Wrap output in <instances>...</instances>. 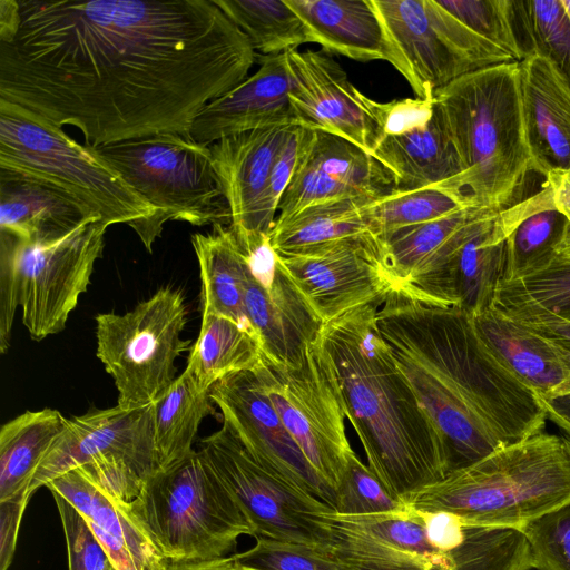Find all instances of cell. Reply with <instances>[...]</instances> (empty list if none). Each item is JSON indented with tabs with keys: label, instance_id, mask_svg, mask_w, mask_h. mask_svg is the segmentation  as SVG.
I'll return each mask as SVG.
<instances>
[{
	"label": "cell",
	"instance_id": "74e56055",
	"mask_svg": "<svg viewBox=\"0 0 570 570\" xmlns=\"http://www.w3.org/2000/svg\"><path fill=\"white\" fill-rule=\"evenodd\" d=\"M514 28L523 59L551 61L570 85V16L561 0H512Z\"/></svg>",
	"mask_w": 570,
	"mask_h": 570
},
{
	"label": "cell",
	"instance_id": "ffe728a7",
	"mask_svg": "<svg viewBox=\"0 0 570 570\" xmlns=\"http://www.w3.org/2000/svg\"><path fill=\"white\" fill-rule=\"evenodd\" d=\"M395 189L389 168L355 144L305 128L295 173L281 199V223L315 204L347 199H379Z\"/></svg>",
	"mask_w": 570,
	"mask_h": 570
},
{
	"label": "cell",
	"instance_id": "83f0119b",
	"mask_svg": "<svg viewBox=\"0 0 570 570\" xmlns=\"http://www.w3.org/2000/svg\"><path fill=\"white\" fill-rule=\"evenodd\" d=\"M498 213L464 207L439 219L381 237L394 289H403L442 265L481 219Z\"/></svg>",
	"mask_w": 570,
	"mask_h": 570
},
{
	"label": "cell",
	"instance_id": "680465c9",
	"mask_svg": "<svg viewBox=\"0 0 570 570\" xmlns=\"http://www.w3.org/2000/svg\"><path fill=\"white\" fill-rule=\"evenodd\" d=\"M563 441H564L566 448L568 450V453L570 454V439L569 438H563Z\"/></svg>",
	"mask_w": 570,
	"mask_h": 570
},
{
	"label": "cell",
	"instance_id": "ab89813d",
	"mask_svg": "<svg viewBox=\"0 0 570 570\" xmlns=\"http://www.w3.org/2000/svg\"><path fill=\"white\" fill-rule=\"evenodd\" d=\"M567 217L549 207L524 218L507 238L504 274L501 282H511L547 267L556 257Z\"/></svg>",
	"mask_w": 570,
	"mask_h": 570
},
{
	"label": "cell",
	"instance_id": "681fc988",
	"mask_svg": "<svg viewBox=\"0 0 570 570\" xmlns=\"http://www.w3.org/2000/svg\"><path fill=\"white\" fill-rule=\"evenodd\" d=\"M19 305V287L12 237L0 233V352L10 346L11 330Z\"/></svg>",
	"mask_w": 570,
	"mask_h": 570
},
{
	"label": "cell",
	"instance_id": "bcb514c9",
	"mask_svg": "<svg viewBox=\"0 0 570 570\" xmlns=\"http://www.w3.org/2000/svg\"><path fill=\"white\" fill-rule=\"evenodd\" d=\"M50 492L63 529L69 570H116L79 511L58 492Z\"/></svg>",
	"mask_w": 570,
	"mask_h": 570
},
{
	"label": "cell",
	"instance_id": "603a6c76",
	"mask_svg": "<svg viewBox=\"0 0 570 570\" xmlns=\"http://www.w3.org/2000/svg\"><path fill=\"white\" fill-rule=\"evenodd\" d=\"M294 126L254 129L209 145L214 170L230 210L229 227L237 240L264 235L259 227L262 199L274 160Z\"/></svg>",
	"mask_w": 570,
	"mask_h": 570
},
{
	"label": "cell",
	"instance_id": "8fae6325",
	"mask_svg": "<svg viewBox=\"0 0 570 570\" xmlns=\"http://www.w3.org/2000/svg\"><path fill=\"white\" fill-rule=\"evenodd\" d=\"M252 371L305 458L335 490L353 449L337 376L320 338L298 366L274 364L262 355Z\"/></svg>",
	"mask_w": 570,
	"mask_h": 570
},
{
	"label": "cell",
	"instance_id": "6da1fadb",
	"mask_svg": "<svg viewBox=\"0 0 570 570\" xmlns=\"http://www.w3.org/2000/svg\"><path fill=\"white\" fill-rule=\"evenodd\" d=\"M0 40V99L98 146L190 136L198 114L256 60L214 0H18Z\"/></svg>",
	"mask_w": 570,
	"mask_h": 570
},
{
	"label": "cell",
	"instance_id": "b9f144b4",
	"mask_svg": "<svg viewBox=\"0 0 570 570\" xmlns=\"http://www.w3.org/2000/svg\"><path fill=\"white\" fill-rule=\"evenodd\" d=\"M335 493L334 510L344 515L399 513L409 509L406 503L390 494L354 450L347 456Z\"/></svg>",
	"mask_w": 570,
	"mask_h": 570
},
{
	"label": "cell",
	"instance_id": "60d3db41",
	"mask_svg": "<svg viewBox=\"0 0 570 570\" xmlns=\"http://www.w3.org/2000/svg\"><path fill=\"white\" fill-rule=\"evenodd\" d=\"M464 207L454 193L432 186L394 189L371 203L370 215L381 238L402 228L439 219Z\"/></svg>",
	"mask_w": 570,
	"mask_h": 570
},
{
	"label": "cell",
	"instance_id": "7bdbcfd3",
	"mask_svg": "<svg viewBox=\"0 0 570 570\" xmlns=\"http://www.w3.org/2000/svg\"><path fill=\"white\" fill-rule=\"evenodd\" d=\"M470 30L495 45L515 61L523 60L517 37L512 0H438Z\"/></svg>",
	"mask_w": 570,
	"mask_h": 570
},
{
	"label": "cell",
	"instance_id": "f546056e",
	"mask_svg": "<svg viewBox=\"0 0 570 570\" xmlns=\"http://www.w3.org/2000/svg\"><path fill=\"white\" fill-rule=\"evenodd\" d=\"M89 218H101L70 197L43 185L0 179V233L22 242L62 236Z\"/></svg>",
	"mask_w": 570,
	"mask_h": 570
},
{
	"label": "cell",
	"instance_id": "d4e9b609",
	"mask_svg": "<svg viewBox=\"0 0 570 570\" xmlns=\"http://www.w3.org/2000/svg\"><path fill=\"white\" fill-rule=\"evenodd\" d=\"M66 498L83 517L116 570H165L168 562L119 503L79 469L46 485Z\"/></svg>",
	"mask_w": 570,
	"mask_h": 570
},
{
	"label": "cell",
	"instance_id": "e575fe53",
	"mask_svg": "<svg viewBox=\"0 0 570 570\" xmlns=\"http://www.w3.org/2000/svg\"><path fill=\"white\" fill-rule=\"evenodd\" d=\"M262 357L256 340L228 317L202 314L200 331L186 370L205 391L242 371L253 370Z\"/></svg>",
	"mask_w": 570,
	"mask_h": 570
},
{
	"label": "cell",
	"instance_id": "7402d4cb",
	"mask_svg": "<svg viewBox=\"0 0 570 570\" xmlns=\"http://www.w3.org/2000/svg\"><path fill=\"white\" fill-rule=\"evenodd\" d=\"M258 70L207 104L190 136L212 145L227 136L278 125L297 124L289 101L292 76L287 53L258 56Z\"/></svg>",
	"mask_w": 570,
	"mask_h": 570
},
{
	"label": "cell",
	"instance_id": "52a82bcc",
	"mask_svg": "<svg viewBox=\"0 0 570 570\" xmlns=\"http://www.w3.org/2000/svg\"><path fill=\"white\" fill-rule=\"evenodd\" d=\"M125 508L168 563L229 557L254 529L200 450L157 471Z\"/></svg>",
	"mask_w": 570,
	"mask_h": 570
},
{
	"label": "cell",
	"instance_id": "9f6ffc18",
	"mask_svg": "<svg viewBox=\"0 0 570 570\" xmlns=\"http://www.w3.org/2000/svg\"><path fill=\"white\" fill-rule=\"evenodd\" d=\"M556 255L570 261V223L568 222L562 237L556 247Z\"/></svg>",
	"mask_w": 570,
	"mask_h": 570
},
{
	"label": "cell",
	"instance_id": "277c9868",
	"mask_svg": "<svg viewBox=\"0 0 570 570\" xmlns=\"http://www.w3.org/2000/svg\"><path fill=\"white\" fill-rule=\"evenodd\" d=\"M434 101L460 159L454 191L464 206L501 212L525 199L530 176L539 173L524 122L520 63L461 76L438 89Z\"/></svg>",
	"mask_w": 570,
	"mask_h": 570
},
{
	"label": "cell",
	"instance_id": "f907efd6",
	"mask_svg": "<svg viewBox=\"0 0 570 570\" xmlns=\"http://www.w3.org/2000/svg\"><path fill=\"white\" fill-rule=\"evenodd\" d=\"M30 495L0 501V570H8L17 547L18 533Z\"/></svg>",
	"mask_w": 570,
	"mask_h": 570
},
{
	"label": "cell",
	"instance_id": "d6986e66",
	"mask_svg": "<svg viewBox=\"0 0 570 570\" xmlns=\"http://www.w3.org/2000/svg\"><path fill=\"white\" fill-rule=\"evenodd\" d=\"M326 537L318 548L341 570H453L435 549L415 511L368 515L324 513Z\"/></svg>",
	"mask_w": 570,
	"mask_h": 570
},
{
	"label": "cell",
	"instance_id": "9c48e42d",
	"mask_svg": "<svg viewBox=\"0 0 570 570\" xmlns=\"http://www.w3.org/2000/svg\"><path fill=\"white\" fill-rule=\"evenodd\" d=\"M95 318L97 357L114 379L117 405L132 410L156 402L175 382V361L188 348L181 292L163 287L127 313Z\"/></svg>",
	"mask_w": 570,
	"mask_h": 570
},
{
	"label": "cell",
	"instance_id": "d590c367",
	"mask_svg": "<svg viewBox=\"0 0 570 570\" xmlns=\"http://www.w3.org/2000/svg\"><path fill=\"white\" fill-rule=\"evenodd\" d=\"M492 307L515 321L554 317L570 322V261L556 255L540 271L500 282Z\"/></svg>",
	"mask_w": 570,
	"mask_h": 570
},
{
	"label": "cell",
	"instance_id": "f6af8a7d",
	"mask_svg": "<svg viewBox=\"0 0 570 570\" xmlns=\"http://www.w3.org/2000/svg\"><path fill=\"white\" fill-rule=\"evenodd\" d=\"M533 570H570V502L527 523Z\"/></svg>",
	"mask_w": 570,
	"mask_h": 570
},
{
	"label": "cell",
	"instance_id": "ee69618b",
	"mask_svg": "<svg viewBox=\"0 0 570 570\" xmlns=\"http://www.w3.org/2000/svg\"><path fill=\"white\" fill-rule=\"evenodd\" d=\"M256 543L232 558L243 570H341L317 547L255 537Z\"/></svg>",
	"mask_w": 570,
	"mask_h": 570
},
{
	"label": "cell",
	"instance_id": "6f0895ef",
	"mask_svg": "<svg viewBox=\"0 0 570 570\" xmlns=\"http://www.w3.org/2000/svg\"><path fill=\"white\" fill-rule=\"evenodd\" d=\"M561 1L570 16V0H561Z\"/></svg>",
	"mask_w": 570,
	"mask_h": 570
},
{
	"label": "cell",
	"instance_id": "836d02e7",
	"mask_svg": "<svg viewBox=\"0 0 570 570\" xmlns=\"http://www.w3.org/2000/svg\"><path fill=\"white\" fill-rule=\"evenodd\" d=\"M213 405L209 391L202 390L186 368L154 402L159 471L169 469L194 451L193 443L202 421L216 413Z\"/></svg>",
	"mask_w": 570,
	"mask_h": 570
},
{
	"label": "cell",
	"instance_id": "ac0fdd59",
	"mask_svg": "<svg viewBox=\"0 0 570 570\" xmlns=\"http://www.w3.org/2000/svg\"><path fill=\"white\" fill-rule=\"evenodd\" d=\"M209 397L223 424L258 463L334 510L335 490L305 458L252 370L226 376L212 386Z\"/></svg>",
	"mask_w": 570,
	"mask_h": 570
},
{
	"label": "cell",
	"instance_id": "e0dca14e",
	"mask_svg": "<svg viewBox=\"0 0 570 570\" xmlns=\"http://www.w3.org/2000/svg\"><path fill=\"white\" fill-rule=\"evenodd\" d=\"M92 463L124 466L144 481L159 471L154 403L132 410L116 405L68 419L38 466L29 493L32 495L70 470Z\"/></svg>",
	"mask_w": 570,
	"mask_h": 570
},
{
	"label": "cell",
	"instance_id": "cb8c5ba5",
	"mask_svg": "<svg viewBox=\"0 0 570 570\" xmlns=\"http://www.w3.org/2000/svg\"><path fill=\"white\" fill-rule=\"evenodd\" d=\"M519 63L528 139L538 173L546 178L570 168V85L542 56Z\"/></svg>",
	"mask_w": 570,
	"mask_h": 570
},
{
	"label": "cell",
	"instance_id": "1f68e13d",
	"mask_svg": "<svg viewBox=\"0 0 570 570\" xmlns=\"http://www.w3.org/2000/svg\"><path fill=\"white\" fill-rule=\"evenodd\" d=\"M59 411H27L0 429V501L30 495L29 487L43 458L67 425Z\"/></svg>",
	"mask_w": 570,
	"mask_h": 570
},
{
	"label": "cell",
	"instance_id": "4dcf8cb0",
	"mask_svg": "<svg viewBox=\"0 0 570 570\" xmlns=\"http://www.w3.org/2000/svg\"><path fill=\"white\" fill-rule=\"evenodd\" d=\"M191 245L199 265L202 314L230 318L258 343L244 304L247 265L229 225L216 224L210 233L193 234Z\"/></svg>",
	"mask_w": 570,
	"mask_h": 570
},
{
	"label": "cell",
	"instance_id": "3957f363",
	"mask_svg": "<svg viewBox=\"0 0 570 570\" xmlns=\"http://www.w3.org/2000/svg\"><path fill=\"white\" fill-rule=\"evenodd\" d=\"M380 304L324 323L318 338L333 363L346 419L368 468L393 498L404 502L445 478L446 448L379 332Z\"/></svg>",
	"mask_w": 570,
	"mask_h": 570
},
{
	"label": "cell",
	"instance_id": "5b68a950",
	"mask_svg": "<svg viewBox=\"0 0 570 570\" xmlns=\"http://www.w3.org/2000/svg\"><path fill=\"white\" fill-rule=\"evenodd\" d=\"M417 511H446L464 522L521 530L570 502V454L563 438L541 432L410 495Z\"/></svg>",
	"mask_w": 570,
	"mask_h": 570
},
{
	"label": "cell",
	"instance_id": "11a10c76",
	"mask_svg": "<svg viewBox=\"0 0 570 570\" xmlns=\"http://www.w3.org/2000/svg\"><path fill=\"white\" fill-rule=\"evenodd\" d=\"M165 570H243L232 556L202 562L168 563Z\"/></svg>",
	"mask_w": 570,
	"mask_h": 570
},
{
	"label": "cell",
	"instance_id": "c3c4849f",
	"mask_svg": "<svg viewBox=\"0 0 570 570\" xmlns=\"http://www.w3.org/2000/svg\"><path fill=\"white\" fill-rule=\"evenodd\" d=\"M305 138V127L296 125L281 147L269 173L259 208V227L271 235L281 199L295 173Z\"/></svg>",
	"mask_w": 570,
	"mask_h": 570
},
{
	"label": "cell",
	"instance_id": "4fadbf2b",
	"mask_svg": "<svg viewBox=\"0 0 570 570\" xmlns=\"http://www.w3.org/2000/svg\"><path fill=\"white\" fill-rule=\"evenodd\" d=\"M199 450L244 511L254 537L323 546L324 513L333 509L258 463L225 424L203 439Z\"/></svg>",
	"mask_w": 570,
	"mask_h": 570
},
{
	"label": "cell",
	"instance_id": "d6a6232c",
	"mask_svg": "<svg viewBox=\"0 0 570 570\" xmlns=\"http://www.w3.org/2000/svg\"><path fill=\"white\" fill-rule=\"evenodd\" d=\"M375 199L347 198L306 207L288 219L275 223L271 243L279 255L322 244L361 236H379L370 215Z\"/></svg>",
	"mask_w": 570,
	"mask_h": 570
},
{
	"label": "cell",
	"instance_id": "ba28073f",
	"mask_svg": "<svg viewBox=\"0 0 570 570\" xmlns=\"http://www.w3.org/2000/svg\"><path fill=\"white\" fill-rule=\"evenodd\" d=\"M95 149L156 209L158 236L167 220L230 225L209 145L191 136L159 134Z\"/></svg>",
	"mask_w": 570,
	"mask_h": 570
},
{
	"label": "cell",
	"instance_id": "9a60e30c",
	"mask_svg": "<svg viewBox=\"0 0 570 570\" xmlns=\"http://www.w3.org/2000/svg\"><path fill=\"white\" fill-rule=\"evenodd\" d=\"M278 256L323 323L356 307L382 303L394 289L377 236L345 238Z\"/></svg>",
	"mask_w": 570,
	"mask_h": 570
},
{
	"label": "cell",
	"instance_id": "7c38bea8",
	"mask_svg": "<svg viewBox=\"0 0 570 570\" xmlns=\"http://www.w3.org/2000/svg\"><path fill=\"white\" fill-rule=\"evenodd\" d=\"M109 224L89 218L69 233L39 242L12 237L22 323L35 341L61 332L87 291Z\"/></svg>",
	"mask_w": 570,
	"mask_h": 570
},
{
	"label": "cell",
	"instance_id": "f1b7e54d",
	"mask_svg": "<svg viewBox=\"0 0 570 570\" xmlns=\"http://www.w3.org/2000/svg\"><path fill=\"white\" fill-rule=\"evenodd\" d=\"M471 320L491 355L537 399L551 393L568 376L549 344L522 323L493 307L471 316Z\"/></svg>",
	"mask_w": 570,
	"mask_h": 570
},
{
	"label": "cell",
	"instance_id": "f5cc1de1",
	"mask_svg": "<svg viewBox=\"0 0 570 570\" xmlns=\"http://www.w3.org/2000/svg\"><path fill=\"white\" fill-rule=\"evenodd\" d=\"M546 396H550L546 403L548 419L570 435V374Z\"/></svg>",
	"mask_w": 570,
	"mask_h": 570
},
{
	"label": "cell",
	"instance_id": "4316f807",
	"mask_svg": "<svg viewBox=\"0 0 570 570\" xmlns=\"http://www.w3.org/2000/svg\"><path fill=\"white\" fill-rule=\"evenodd\" d=\"M324 52L356 61L386 60L387 43L372 0H286Z\"/></svg>",
	"mask_w": 570,
	"mask_h": 570
},
{
	"label": "cell",
	"instance_id": "816d5d0a",
	"mask_svg": "<svg viewBox=\"0 0 570 570\" xmlns=\"http://www.w3.org/2000/svg\"><path fill=\"white\" fill-rule=\"evenodd\" d=\"M543 338L570 374V322L554 317L518 321Z\"/></svg>",
	"mask_w": 570,
	"mask_h": 570
},
{
	"label": "cell",
	"instance_id": "5bb4252c",
	"mask_svg": "<svg viewBox=\"0 0 570 570\" xmlns=\"http://www.w3.org/2000/svg\"><path fill=\"white\" fill-rule=\"evenodd\" d=\"M554 207L550 187L479 220L434 272L400 289L435 306L458 307L471 316L492 307L503 278L507 238L528 216Z\"/></svg>",
	"mask_w": 570,
	"mask_h": 570
},
{
	"label": "cell",
	"instance_id": "2e32d148",
	"mask_svg": "<svg viewBox=\"0 0 570 570\" xmlns=\"http://www.w3.org/2000/svg\"><path fill=\"white\" fill-rule=\"evenodd\" d=\"M238 245L248 271L245 311L262 355L274 364L298 366L307 347L317 341L324 323L283 267L271 235Z\"/></svg>",
	"mask_w": 570,
	"mask_h": 570
},
{
	"label": "cell",
	"instance_id": "44dd1931",
	"mask_svg": "<svg viewBox=\"0 0 570 570\" xmlns=\"http://www.w3.org/2000/svg\"><path fill=\"white\" fill-rule=\"evenodd\" d=\"M292 85L289 101L297 124L342 137L372 155L379 144L376 125L362 95L345 71L324 51L286 52Z\"/></svg>",
	"mask_w": 570,
	"mask_h": 570
},
{
	"label": "cell",
	"instance_id": "8d00e7d4",
	"mask_svg": "<svg viewBox=\"0 0 570 570\" xmlns=\"http://www.w3.org/2000/svg\"><path fill=\"white\" fill-rule=\"evenodd\" d=\"M264 56L297 50L313 42L308 29L286 0H214Z\"/></svg>",
	"mask_w": 570,
	"mask_h": 570
},
{
	"label": "cell",
	"instance_id": "30bf717a",
	"mask_svg": "<svg viewBox=\"0 0 570 570\" xmlns=\"http://www.w3.org/2000/svg\"><path fill=\"white\" fill-rule=\"evenodd\" d=\"M383 27L390 62L417 98L461 76L515 61L443 9L438 0H372Z\"/></svg>",
	"mask_w": 570,
	"mask_h": 570
},
{
	"label": "cell",
	"instance_id": "7dc6e473",
	"mask_svg": "<svg viewBox=\"0 0 570 570\" xmlns=\"http://www.w3.org/2000/svg\"><path fill=\"white\" fill-rule=\"evenodd\" d=\"M362 100L377 128L379 142L425 126L434 114V98H404L379 102L362 95Z\"/></svg>",
	"mask_w": 570,
	"mask_h": 570
},
{
	"label": "cell",
	"instance_id": "db71d44e",
	"mask_svg": "<svg viewBox=\"0 0 570 570\" xmlns=\"http://www.w3.org/2000/svg\"><path fill=\"white\" fill-rule=\"evenodd\" d=\"M544 179L546 184L551 189L554 207L562 213L570 223V168L550 171Z\"/></svg>",
	"mask_w": 570,
	"mask_h": 570
},
{
	"label": "cell",
	"instance_id": "8992f818",
	"mask_svg": "<svg viewBox=\"0 0 570 570\" xmlns=\"http://www.w3.org/2000/svg\"><path fill=\"white\" fill-rule=\"evenodd\" d=\"M0 179L37 183L70 197L107 224H127L151 253L156 209L90 145L45 117L0 99Z\"/></svg>",
	"mask_w": 570,
	"mask_h": 570
},
{
	"label": "cell",
	"instance_id": "f35d334b",
	"mask_svg": "<svg viewBox=\"0 0 570 570\" xmlns=\"http://www.w3.org/2000/svg\"><path fill=\"white\" fill-rule=\"evenodd\" d=\"M444 552L453 570H533L528 541L517 529L465 522L462 540Z\"/></svg>",
	"mask_w": 570,
	"mask_h": 570
},
{
	"label": "cell",
	"instance_id": "484cf974",
	"mask_svg": "<svg viewBox=\"0 0 570 570\" xmlns=\"http://www.w3.org/2000/svg\"><path fill=\"white\" fill-rule=\"evenodd\" d=\"M372 155L391 170L395 189L440 186L456 195L454 186L462 168L435 104L434 114L425 126L383 138Z\"/></svg>",
	"mask_w": 570,
	"mask_h": 570
},
{
	"label": "cell",
	"instance_id": "7a4b0ae2",
	"mask_svg": "<svg viewBox=\"0 0 570 570\" xmlns=\"http://www.w3.org/2000/svg\"><path fill=\"white\" fill-rule=\"evenodd\" d=\"M376 322L443 436L446 475L544 432L548 419L535 394L491 355L463 309L429 305L392 289Z\"/></svg>",
	"mask_w": 570,
	"mask_h": 570
}]
</instances>
